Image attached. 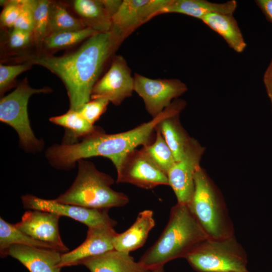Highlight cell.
Instances as JSON below:
<instances>
[{
    "mask_svg": "<svg viewBox=\"0 0 272 272\" xmlns=\"http://www.w3.org/2000/svg\"><path fill=\"white\" fill-rule=\"evenodd\" d=\"M117 233L114 227L102 225L89 227L86 238L78 247L61 254L60 266L80 265L83 260L114 250L113 240Z\"/></svg>",
    "mask_w": 272,
    "mask_h": 272,
    "instance_id": "obj_15",
    "label": "cell"
},
{
    "mask_svg": "<svg viewBox=\"0 0 272 272\" xmlns=\"http://www.w3.org/2000/svg\"><path fill=\"white\" fill-rule=\"evenodd\" d=\"M134 91L143 99L147 112L154 118L171 105L173 99L187 91L185 84L176 79H150L134 74Z\"/></svg>",
    "mask_w": 272,
    "mask_h": 272,
    "instance_id": "obj_8",
    "label": "cell"
},
{
    "mask_svg": "<svg viewBox=\"0 0 272 272\" xmlns=\"http://www.w3.org/2000/svg\"><path fill=\"white\" fill-rule=\"evenodd\" d=\"M110 30L87 39L75 51L60 56L42 53L26 58L57 75L64 84L70 109L79 111L91 99V92L103 66L120 45Z\"/></svg>",
    "mask_w": 272,
    "mask_h": 272,
    "instance_id": "obj_1",
    "label": "cell"
},
{
    "mask_svg": "<svg viewBox=\"0 0 272 272\" xmlns=\"http://www.w3.org/2000/svg\"><path fill=\"white\" fill-rule=\"evenodd\" d=\"M188 206L210 238L234 235L233 224L222 194L200 166L195 173L194 191Z\"/></svg>",
    "mask_w": 272,
    "mask_h": 272,
    "instance_id": "obj_5",
    "label": "cell"
},
{
    "mask_svg": "<svg viewBox=\"0 0 272 272\" xmlns=\"http://www.w3.org/2000/svg\"><path fill=\"white\" fill-rule=\"evenodd\" d=\"M22 201L26 209L47 211L60 216H66L85 224L88 228L102 225L114 227L116 225V222L108 215L107 209L62 203L55 199H45L29 194L23 195Z\"/></svg>",
    "mask_w": 272,
    "mask_h": 272,
    "instance_id": "obj_13",
    "label": "cell"
},
{
    "mask_svg": "<svg viewBox=\"0 0 272 272\" xmlns=\"http://www.w3.org/2000/svg\"><path fill=\"white\" fill-rule=\"evenodd\" d=\"M141 150L167 175L176 162L171 150L157 129L154 141L151 144L143 146Z\"/></svg>",
    "mask_w": 272,
    "mask_h": 272,
    "instance_id": "obj_26",
    "label": "cell"
},
{
    "mask_svg": "<svg viewBox=\"0 0 272 272\" xmlns=\"http://www.w3.org/2000/svg\"><path fill=\"white\" fill-rule=\"evenodd\" d=\"M51 3L47 0L35 1L34 8L33 42L41 46L49 34V16Z\"/></svg>",
    "mask_w": 272,
    "mask_h": 272,
    "instance_id": "obj_28",
    "label": "cell"
},
{
    "mask_svg": "<svg viewBox=\"0 0 272 272\" xmlns=\"http://www.w3.org/2000/svg\"><path fill=\"white\" fill-rule=\"evenodd\" d=\"M263 80L272 106V60L265 71Z\"/></svg>",
    "mask_w": 272,
    "mask_h": 272,
    "instance_id": "obj_34",
    "label": "cell"
},
{
    "mask_svg": "<svg viewBox=\"0 0 272 272\" xmlns=\"http://www.w3.org/2000/svg\"><path fill=\"white\" fill-rule=\"evenodd\" d=\"M48 87L34 89L27 79L0 101V120L12 127L17 132L22 148L26 152H39L43 148L42 140L35 136L28 117L27 105L29 98L37 93L49 92Z\"/></svg>",
    "mask_w": 272,
    "mask_h": 272,
    "instance_id": "obj_7",
    "label": "cell"
},
{
    "mask_svg": "<svg viewBox=\"0 0 272 272\" xmlns=\"http://www.w3.org/2000/svg\"><path fill=\"white\" fill-rule=\"evenodd\" d=\"M185 258L198 272H244L247 256L234 235L223 238L209 237Z\"/></svg>",
    "mask_w": 272,
    "mask_h": 272,
    "instance_id": "obj_6",
    "label": "cell"
},
{
    "mask_svg": "<svg viewBox=\"0 0 272 272\" xmlns=\"http://www.w3.org/2000/svg\"><path fill=\"white\" fill-rule=\"evenodd\" d=\"M60 217L47 211L29 210L25 212L20 222L14 225L32 238L47 243L61 252H66L69 249L63 244L59 231Z\"/></svg>",
    "mask_w": 272,
    "mask_h": 272,
    "instance_id": "obj_14",
    "label": "cell"
},
{
    "mask_svg": "<svg viewBox=\"0 0 272 272\" xmlns=\"http://www.w3.org/2000/svg\"><path fill=\"white\" fill-rule=\"evenodd\" d=\"M117 173V183H128L146 189L161 185H169L167 174L141 149H136L129 153Z\"/></svg>",
    "mask_w": 272,
    "mask_h": 272,
    "instance_id": "obj_11",
    "label": "cell"
},
{
    "mask_svg": "<svg viewBox=\"0 0 272 272\" xmlns=\"http://www.w3.org/2000/svg\"><path fill=\"white\" fill-rule=\"evenodd\" d=\"M109 101L104 98L90 100L78 111L89 123L94 125L106 110Z\"/></svg>",
    "mask_w": 272,
    "mask_h": 272,
    "instance_id": "obj_30",
    "label": "cell"
},
{
    "mask_svg": "<svg viewBox=\"0 0 272 272\" xmlns=\"http://www.w3.org/2000/svg\"><path fill=\"white\" fill-rule=\"evenodd\" d=\"M201 20L222 36L235 52L242 53L246 48V43L233 14L212 13Z\"/></svg>",
    "mask_w": 272,
    "mask_h": 272,
    "instance_id": "obj_20",
    "label": "cell"
},
{
    "mask_svg": "<svg viewBox=\"0 0 272 272\" xmlns=\"http://www.w3.org/2000/svg\"><path fill=\"white\" fill-rule=\"evenodd\" d=\"M170 0H124L111 19V31L121 43L134 30L157 15Z\"/></svg>",
    "mask_w": 272,
    "mask_h": 272,
    "instance_id": "obj_9",
    "label": "cell"
},
{
    "mask_svg": "<svg viewBox=\"0 0 272 272\" xmlns=\"http://www.w3.org/2000/svg\"><path fill=\"white\" fill-rule=\"evenodd\" d=\"M206 148L191 138L183 158L175 162L167 173L169 185L176 195L177 203L188 205L194 189V175Z\"/></svg>",
    "mask_w": 272,
    "mask_h": 272,
    "instance_id": "obj_10",
    "label": "cell"
},
{
    "mask_svg": "<svg viewBox=\"0 0 272 272\" xmlns=\"http://www.w3.org/2000/svg\"><path fill=\"white\" fill-rule=\"evenodd\" d=\"M24 0L6 1L0 16L1 23L4 27L13 28L22 11Z\"/></svg>",
    "mask_w": 272,
    "mask_h": 272,
    "instance_id": "obj_32",
    "label": "cell"
},
{
    "mask_svg": "<svg viewBox=\"0 0 272 272\" xmlns=\"http://www.w3.org/2000/svg\"><path fill=\"white\" fill-rule=\"evenodd\" d=\"M134 91V78L131 70L121 55L113 57L111 65L93 88L91 99L104 98L115 105H120Z\"/></svg>",
    "mask_w": 272,
    "mask_h": 272,
    "instance_id": "obj_12",
    "label": "cell"
},
{
    "mask_svg": "<svg viewBox=\"0 0 272 272\" xmlns=\"http://www.w3.org/2000/svg\"><path fill=\"white\" fill-rule=\"evenodd\" d=\"M33 64L26 62L16 65H0V91L3 94L9 89L16 78L21 73L29 70Z\"/></svg>",
    "mask_w": 272,
    "mask_h": 272,
    "instance_id": "obj_29",
    "label": "cell"
},
{
    "mask_svg": "<svg viewBox=\"0 0 272 272\" xmlns=\"http://www.w3.org/2000/svg\"><path fill=\"white\" fill-rule=\"evenodd\" d=\"M91 272H150L139 261L136 262L129 253L115 249L82 261Z\"/></svg>",
    "mask_w": 272,
    "mask_h": 272,
    "instance_id": "obj_17",
    "label": "cell"
},
{
    "mask_svg": "<svg viewBox=\"0 0 272 272\" xmlns=\"http://www.w3.org/2000/svg\"><path fill=\"white\" fill-rule=\"evenodd\" d=\"M35 3V1L24 0L22 11L13 28L32 33Z\"/></svg>",
    "mask_w": 272,
    "mask_h": 272,
    "instance_id": "obj_31",
    "label": "cell"
},
{
    "mask_svg": "<svg viewBox=\"0 0 272 272\" xmlns=\"http://www.w3.org/2000/svg\"><path fill=\"white\" fill-rule=\"evenodd\" d=\"M13 244H22L41 248L54 249L50 245L32 238L22 232L14 224L0 218V253L5 257L7 249Z\"/></svg>",
    "mask_w": 272,
    "mask_h": 272,
    "instance_id": "obj_24",
    "label": "cell"
},
{
    "mask_svg": "<svg viewBox=\"0 0 272 272\" xmlns=\"http://www.w3.org/2000/svg\"><path fill=\"white\" fill-rule=\"evenodd\" d=\"M150 272H165L164 266H161L151 269Z\"/></svg>",
    "mask_w": 272,
    "mask_h": 272,
    "instance_id": "obj_37",
    "label": "cell"
},
{
    "mask_svg": "<svg viewBox=\"0 0 272 272\" xmlns=\"http://www.w3.org/2000/svg\"><path fill=\"white\" fill-rule=\"evenodd\" d=\"M97 33L89 27L78 30L51 33L45 38L41 46L49 51L66 48L86 40Z\"/></svg>",
    "mask_w": 272,
    "mask_h": 272,
    "instance_id": "obj_25",
    "label": "cell"
},
{
    "mask_svg": "<svg viewBox=\"0 0 272 272\" xmlns=\"http://www.w3.org/2000/svg\"><path fill=\"white\" fill-rule=\"evenodd\" d=\"M49 120L65 129L63 144L77 143L79 139H83L101 129L87 121L78 111L71 109L62 115L50 118Z\"/></svg>",
    "mask_w": 272,
    "mask_h": 272,
    "instance_id": "obj_22",
    "label": "cell"
},
{
    "mask_svg": "<svg viewBox=\"0 0 272 272\" xmlns=\"http://www.w3.org/2000/svg\"><path fill=\"white\" fill-rule=\"evenodd\" d=\"M87 27L80 19L72 15L62 5L51 3L49 16V34L74 31Z\"/></svg>",
    "mask_w": 272,
    "mask_h": 272,
    "instance_id": "obj_27",
    "label": "cell"
},
{
    "mask_svg": "<svg viewBox=\"0 0 272 272\" xmlns=\"http://www.w3.org/2000/svg\"><path fill=\"white\" fill-rule=\"evenodd\" d=\"M179 115L175 114L163 119L156 128L161 132L171 150L176 162L183 158L191 139L182 126Z\"/></svg>",
    "mask_w": 272,
    "mask_h": 272,
    "instance_id": "obj_21",
    "label": "cell"
},
{
    "mask_svg": "<svg viewBox=\"0 0 272 272\" xmlns=\"http://www.w3.org/2000/svg\"><path fill=\"white\" fill-rule=\"evenodd\" d=\"M186 104L184 100L176 99L150 121L126 131L106 134L101 129L74 144H54L49 150L50 161L56 169L69 170L80 160L101 156L110 159L118 171L129 153L139 146L143 147L154 141L156 127L162 120L180 114Z\"/></svg>",
    "mask_w": 272,
    "mask_h": 272,
    "instance_id": "obj_2",
    "label": "cell"
},
{
    "mask_svg": "<svg viewBox=\"0 0 272 272\" xmlns=\"http://www.w3.org/2000/svg\"><path fill=\"white\" fill-rule=\"evenodd\" d=\"M233 272H239V271H233ZM244 272H249V271L247 270V271H244Z\"/></svg>",
    "mask_w": 272,
    "mask_h": 272,
    "instance_id": "obj_38",
    "label": "cell"
},
{
    "mask_svg": "<svg viewBox=\"0 0 272 272\" xmlns=\"http://www.w3.org/2000/svg\"><path fill=\"white\" fill-rule=\"evenodd\" d=\"M73 8L87 27L98 33L110 31L111 17L100 0H76Z\"/></svg>",
    "mask_w": 272,
    "mask_h": 272,
    "instance_id": "obj_23",
    "label": "cell"
},
{
    "mask_svg": "<svg viewBox=\"0 0 272 272\" xmlns=\"http://www.w3.org/2000/svg\"><path fill=\"white\" fill-rule=\"evenodd\" d=\"M209 237L188 205L177 203L162 234L139 261L149 269L164 266L174 259L185 258Z\"/></svg>",
    "mask_w": 272,
    "mask_h": 272,
    "instance_id": "obj_3",
    "label": "cell"
},
{
    "mask_svg": "<svg viewBox=\"0 0 272 272\" xmlns=\"http://www.w3.org/2000/svg\"><path fill=\"white\" fill-rule=\"evenodd\" d=\"M33 42L32 33L13 28L9 33L7 45L12 50H21Z\"/></svg>",
    "mask_w": 272,
    "mask_h": 272,
    "instance_id": "obj_33",
    "label": "cell"
},
{
    "mask_svg": "<svg viewBox=\"0 0 272 272\" xmlns=\"http://www.w3.org/2000/svg\"><path fill=\"white\" fill-rule=\"evenodd\" d=\"M61 254L54 249L13 244L7 249L5 256L16 259L30 272H60Z\"/></svg>",
    "mask_w": 272,
    "mask_h": 272,
    "instance_id": "obj_16",
    "label": "cell"
},
{
    "mask_svg": "<svg viewBox=\"0 0 272 272\" xmlns=\"http://www.w3.org/2000/svg\"><path fill=\"white\" fill-rule=\"evenodd\" d=\"M237 6L236 1H229L217 3L206 0H170L161 11L160 15L166 13H179L200 20L212 13L233 14Z\"/></svg>",
    "mask_w": 272,
    "mask_h": 272,
    "instance_id": "obj_19",
    "label": "cell"
},
{
    "mask_svg": "<svg viewBox=\"0 0 272 272\" xmlns=\"http://www.w3.org/2000/svg\"><path fill=\"white\" fill-rule=\"evenodd\" d=\"M104 7L112 17L119 9L122 1L100 0Z\"/></svg>",
    "mask_w": 272,
    "mask_h": 272,
    "instance_id": "obj_36",
    "label": "cell"
},
{
    "mask_svg": "<svg viewBox=\"0 0 272 272\" xmlns=\"http://www.w3.org/2000/svg\"><path fill=\"white\" fill-rule=\"evenodd\" d=\"M155 225L152 211L146 210L139 213L135 222L128 229L115 236L113 240L114 249L129 253L141 247Z\"/></svg>",
    "mask_w": 272,
    "mask_h": 272,
    "instance_id": "obj_18",
    "label": "cell"
},
{
    "mask_svg": "<svg viewBox=\"0 0 272 272\" xmlns=\"http://www.w3.org/2000/svg\"><path fill=\"white\" fill-rule=\"evenodd\" d=\"M77 177L70 188L55 200L60 203L88 208L107 209L120 207L129 202L124 193L114 190L113 179L99 171L90 161L78 162Z\"/></svg>",
    "mask_w": 272,
    "mask_h": 272,
    "instance_id": "obj_4",
    "label": "cell"
},
{
    "mask_svg": "<svg viewBox=\"0 0 272 272\" xmlns=\"http://www.w3.org/2000/svg\"><path fill=\"white\" fill-rule=\"evenodd\" d=\"M255 3L266 18L272 23V0H257Z\"/></svg>",
    "mask_w": 272,
    "mask_h": 272,
    "instance_id": "obj_35",
    "label": "cell"
}]
</instances>
